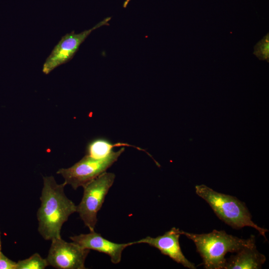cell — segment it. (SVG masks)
Here are the masks:
<instances>
[{"label":"cell","mask_w":269,"mask_h":269,"mask_svg":"<svg viewBox=\"0 0 269 269\" xmlns=\"http://www.w3.org/2000/svg\"><path fill=\"white\" fill-rule=\"evenodd\" d=\"M0 252H1L0 251Z\"/></svg>","instance_id":"e0dca14e"},{"label":"cell","mask_w":269,"mask_h":269,"mask_svg":"<svg viewBox=\"0 0 269 269\" xmlns=\"http://www.w3.org/2000/svg\"><path fill=\"white\" fill-rule=\"evenodd\" d=\"M122 146H131L132 145L121 142L113 144L106 139L97 138L88 144L86 154L95 158H102L110 154L113 151V149L114 147ZM134 147L139 150H142L140 148Z\"/></svg>","instance_id":"8fae6325"},{"label":"cell","mask_w":269,"mask_h":269,"mask_svg":"<svg viewBox=\"0 0 269 269\" xmlns=\"http://www.w3.org/2000/svg\"><path fill=\"white\" fill-rule=\"evenodd\" d=\"M115 179V174L105 172L83 187V196L76 212L90 232L95 231L98 212Z\"/></svg>","instance_id":"277c9868"},{"label":"cell","mask_w":269,"mask_h":269,"mask_svg":"<svg viewBox=\"0 0 269 269\" xmlns=\"http://www.w3.org/2000/svg\"><path fill=\"white\" fill-rule=\"evenodd\" d=\"M195 192L208 203L216 215L234 229L250 227L257 230L266 239L268 230L255 223L245 203L235 196L218 192L204 185H197Z\"/></svg>","instance_id":"3957f363"},{"label":"cell","mask_w":269,"mask_h":269,"mask_svg":"<svg viewBox=\"0 0 269 269\" xmlns=\"http://www.w3.org/2000/svg\"><path fill=\"white\" fill-rule=\"evenodd\" d=\"M43 186L37 211L38 231L46 240L61 237V230L77 206L65 194L66 183L58 184L52 176H43Z\"/></svg>","instance_id":"6da1fadb"},{"label":"cell","mask_w":269,"mask_h":269,"mask_svg":"<svg viewBox=\"0 0 269 269\" xmlns=\"http://www.w3.org/2000/svg\"><path fill=\"white\" fill-rule=\"evenodd\" d=\"M125 147L119 151H113L107 156L97 159L86 154L73 166L59 169L57 173L64 179L66 184H69L74 189L84 187L98 177L111 166L124 151Z\"/></svg>","instance_id":"5b68a950"},{"label":"cell","mask_w":269,"mask_h":269,"mask_svg":"<svg viewBox=\"0 0 269 269\" xmlns=\"http://www.w3.org/2000/svg\"><path fill=\"white\" fill-rule=\"evenodd\" d=\"M254 54L260 60L269 59V35H265L254 47Z\"/></svg>","instance_id":"4fadbf2b"},{"label":"cell","mask_w":269,"mask_h":269,"mask_svg":"<svg viewBox=\"0 0 269 269\" xmlns=\"http://www.w3.org/2000/svg\"><path fill=\"white\" fill-rule=\"evenodd\" d=\"M0 269H16V263L0 253Z\"/></svg>","instance_id":"5bb4252c"},{"label":"cell","mask_w":269,"mask_h":269,"mask_svg":"<svg viewBox=\"0 0 269 269\" xmlns=\"http://www.w3.org/2000/svg\"><path fill=\"white\" fill-rule=\"evenodd\" d=\"M180 233L194 242L206 269H224L227 253H236L245 247L256 245L253 235L245 239L223 230H214L208 233L200 234L180 230Z\"/></svg>","instance_id":"7a4b0ae2"},{"label":"cell","mask_w":269,"mask_h":269,"mask_svg":"<svg viewBox=\"0 0 269 269\" xmlns=\"http://www.w3.org/2000/svg\"><path fill=\"white\" fill-rule=\"evenodd\" d=\"M111 19V17H106L92 28L80 33H76L72 31L64 35L46 58L43 65L42 72L48 74L71 60L91 33L101 26L109 25Z\"/></svg>","instance_id":"8992f818"},{"label":"cell","mask_w":269,"mask_h":269,"mask_svg":"<svg viewBox=\"0 0 269 269\" xmlns=\"http://www.w3.org/2000/svg\"><path fill=\"white\" fill-rule=\"evenodd\" d=\"M70 238L84 249L95 250L108 255L112 263L115 264L121 262L124 249L134 245L133 242L123 244L112 242L95 231L71 236Z\"/></svg>","instance_id":"9c48e42d"},{"label":"cell","mask_w":269,"mask_h":269,"mask_svg":"<svg viewBox=\"0 0 269 269\" xmlns=\"http://www.w3.org/2000/svg\"><path fill=\"white\" fill-rule=\"evenodd\" d=\"M131 0H125L123 4V7H126Z\"/></svg>","instance_id":"9a60e30c"},{"label":"cell","mask_w":269,"mask_h":269,"mask_svg":"<svg viewBox=\"0 0 269 269\" xmlns=\"http://www.w3.org/2000/svg\"><path fill=\"white\" fill-rule=\"evenodd\" d=\"M0 250H1V242H0Z\"/></svg>","instance_id":"2e32d148"},{"label":"cell","mask_w":269,"mask_h":269,"mask_svg":"<svg viewBox=\"0 0 269 269\" xmlns=\"http://www.w3.org/2000/svg\"><path fill=\"white\" fill-rule=\"evenodd\" d=\"M226 259L224 269H259L266 261L256 245L245 247Z\"/></svg>","instance_id":"30bf717a"},{"label":"cell","mask_w":269,"mask_h":269,"mask_svg":"<svg viewBox=\"0 0 269 269\" xmlns=\"http://www.w3.org/2000/svg\"><path fill=\"white\" fill-rule=\"evenodd\" d=\"M46 258L49 266L58 269H85L86 259L90 252L74 242L65 241L61 238L51 240Z\"/></svg>","instance_id":"52a82bcc"},{"label":"cell","mask_w":269,"mask_h":269,"mask_svg":"<svg viewBox=\"0 0 269 269\" xmlns=\"http://www.w3.org/2000/svg\"><path fill=\"white\" fill-rule=\"evenodd\" d=\"M180 230L172 228L163 235L156 237L147 236L133 244L144 243L157 249L163 255L168 256L174 261L190 269H195V265L190 262L184 255L179 244Z\"/></svg>","instance_id":"ba28073f"},{"label":"cell","mask_w":269,"mask_h":269,"mask_svg":"<svg viewBox=\"0 0 269 269\" xmlns=\"http://www.w3.org/2000/svg\"><path fill=\"white\" fill-rule=\"evenodd\" d=\"M49 266L46 259L42 258L38 253L16 263V269H43Z\"/></svg>","instance_id":"7c38bea8"}]
</instances>
